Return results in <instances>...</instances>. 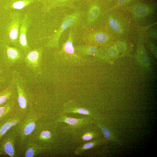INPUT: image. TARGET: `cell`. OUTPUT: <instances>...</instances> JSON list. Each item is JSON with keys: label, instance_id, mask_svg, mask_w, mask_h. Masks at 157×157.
I'll return each instance as SVG.
<instances>
[{"label": "cell", "instance_id": "1", "mask_svg": "<svg viewBox=\"0 0 157 157\" xmlns=\"http://www.w3.org/2000/svg\"><path fill=\"white\" fill-rule=\"evenodd\" d=\"M56 124L54 122H45L38 121L28 140L43 147L52 148L56 137Z\"/></svg>", "mask_w": 157, "mask_h": 157}, {"label": "cell", "instance_id": "2", "mask_svg": "<svg viewBox=\"0 0 157 157\" xmlns=\"http://www.w3.org/2000/svg\"><path fill=\"white\" fill-rule=\"evenodd\" d=\"M43 114L31 110L24 115L21 122L15 126L17 136L20 137V144H23L30 137L39 120Z\"/></svg>", "mask_w": 157, "mask_h": 157}, {"label": "cell", "instance_id": "3", "mask_svg": "<svg viewBox=\"0 0 157 157\" xmlns=\"http://www.w3.org/2000/svg\"><path fill=\"white\" fill-rule=\"evenodd\" d=\"M74 33L70 30L66 41L62 45L61 49L57 52L56 56L58 60L62 63L67 65H77L81 64L83 60L82 56L75 52L73 45Z\"/></svg>", "mask_w": 157, "mask_h": 157}, {"label": "cell", "instance_id": "4", "mask_svg": "<svg viewBox=\"0 0 157 157\" xmlns=\"http://www.w3.org/2000/svg\"><path fill=\"white\" fill-rule=\"evenodd\" d=\"M82 15V13L78 12L66 15L57 31L50 36L45 37L48 39L46 46L49 48H58L59 39L62 33L68 27L77 24L81 20Z\"/></svg>", "mask_w": 157, "mask_h": 157}, {"label": "cell", "instance_id": "5", "mask_svg": "<svg viewBox=\"0 0 157 157\" xmlns=\"http://www.w3.org/2000/svg\"><path fill=\"white\" fill-rule=\"evenodd\" d=\"M72 133L74 141L81 144L99 138L102 135L99 129L92 124L84 126Z\"/></svg>", "mask_w": 157, "mask_h": 157}, {"label": "cell", "instance_id": "6", "mask_svg": "<svg viewBox=\"0 0 157 157\" xmlns=\"http://www.w3.org/2000/svg\"><path fill=\"white\" fill-rule=\"evenodd\" d=\"M17 136L15 127L8 130L0 140V151L10 157H15V146Z\"/></svg>", "mask_w": 157, "mask_h": 157}, {"label": "cell", "instance_id": "7", "mask_svg": "<svg viewBox=\"0 0 157 157\" xmlns=\"http://www.w3.org/2000/svg\"><path fill=\"white\" fill-rule=\"evenodd\" d=\"M54 122L56 123L64 122L66 123L68 126L66 127V129L70 130V132L72 133L83 126L95 123V120L88 116L79 118L69 117L62 113Z\"/></svg>", "mask_w": 157, "mask_h": 157}, {"label": "cell", "instance_id": "8", "mask_svg": "<svg viewBox=\"0 0 157 157\" xmlns=\"http://www.w3.org/2000/svg\"><path fill=\"white\" fill-rule=\"evenodd\" d=\"M10 22L8 28V34L10 41L15 46H19V34L22 20L21 13L14 11L10 15Z\"/></svg>", "mask_w": 157, "mask_h": 157}, {"label": "cell", "instance_id": "9", "mask_svg": "<svg viewBox=\"0 0 157 157\" xmlns=\"http://www.w3.org/2000/svg\"><path fill=\"white\" fill-rule=\"evenodd\" d=\"M31 22V19L29 15L28 14L26 13L22 18L19 30V46L25 55L30 51L26 37Z\"/></svg>", "mask_w": 157, "mask_h": 157}, {"label": "cell", "instance_id": "10", "mask_svg": "<svg viewBox=\"0 0 157 157\" xmlns=\"http://www.w3.org/2000/svg\"><path fill=\"white\" fill-rule=\"evenodd\" d=\"M24 116L18 111L0 121V140L8 130L19 124Z\"/></svg>", "mask_w": 157, "mask_h": 157}, {"label": "cell", "instance_id": "11", "mask_svg": "<svg viewBox=\"0 0 157 157\" xmlns=\"http://www.w3.org/2000/svg\"><path fill=\"white\" fill-rule=\"evenodd\" d=\"M63 113H72L84 115L89 116L95 121L99 119L97 114L85 108L81 107L76 102L70 100L65 103L63 105Z\"/></svg>", "mask_w": 157, "mask_h": 157}, {"label": "cell", "instance_id": "12", "mask_svg": "<svg viewBox=\"0 0 157 157\" xmlns=\"http://www.w3.org/2000/svg\"><path fill=\"white\" fill-rule=\"evenodd\" d=\"M21 146L22 148L23 156L25 157H35L46 150L51 149L41 146L29 140Z\"/></svg>", "mask_w": 157, "mask_h": 157}, {"label": "cell", "instance_id": "13", "mask_svg": "<svg viewBox=\"0 0 157 157\" xmlns=\"http://www.w3.org/2000/svg\"><path fill=\"white\" fill-rule=\"evenodd\" d=\"M83 41L86 44L92 45V44H101L107 40V36L105 33L102 32L91 33L85 32L82 37Z\"/></svg>", "mask_w": 157, "mask_h": 157}, {"label": "cell", "instance_id": "14", "mask_svg": "<svg viewBox=\"0 0 157 157\" xmlns=\"http://www.w3.org/2000/svg\"><path fill=\"white\" fill-rule=\"evenodd\" d=\"M43 49L40 47L30 51L25 55V60L28 64L33 68L38 67L40 64Z\"/></svg>", "mask_w": 157, "mask_h": 157}, {"label": "cell", "instance_id": "15", "mask_svg": "<svg viewBox=\"0 0 157 157\" xmlns=\"http://www.w3.org/2000/svg\"><path fill=\"white\" fill-rule=\"evenodd\" d=\"M18 111H19V108L16 107L15 100L13 99L7 102L0 106V121Z\"/></svg>", "mask_w": 157, "mask_h": 157}, {"label": "cell", "instance_id": "16", "mask_svg": "<svg viewBox=\"0 0 157 157\" xmlns=\"http://www.w3.org/2000/svg\"><path fill=\"white\" fill-rule=\"evenodd\" d=\"M17 91L18 103L19 106V110L23 115H25L28 113L27 112L28 99L22 86L18 83L16 84Z\"/></svg>", "mask_w": 157, "mask_h": 157}, {"label": "cell", "instance_id": "17", "mask_svg": "<svg viewBox=\"0 0 157 157\" xmlns=\"http://www.w3.org/2000/svg\"><path fill=\"white\" fill-rule=\"evenodd\" d=\"M106 142L104 138H99L81 144L76 149L74 154L76 155H78L85 150L104 144Z\"/></svg>", "mask_w": 157, "mask_h": 157}, {"label": "cell", "instance_id": "18", "mask_svg": "<svg viewBox=\"0 0 157 157\" xmlns=\"http://www.w3.org/2000/svg\"><path fill=\"white\" fill-rule=\"evenodd\" d=\"M42 0H8L6 7L8 9L20 10L37 1Z\"/></svg>", "mask_w": 157, "mask_h": 157}, {"label": "cell", "instance_id": "19", "mask_svg": "<svg viewBox=\"0 0 157 157\" xmlns=\"http://www.w3.org/2000/svg\"><path fill=\"white\" fill-rule=\"evenodd\" d=\"M74 49L75 52L81 56L95 55L97 53V47L93 45L86 44L78 45L74 47Z\"/></svg>", "mask_w": 157, "mask_h": 157}, {"label": "cell", "instance_id": "20", "mask_svg": "<svg viewBox=\"0 0 157 157\" xmlns=\"http://www.w3.org/2000/svg\"><path fill=\"white\" fill-rule=\"evenodd\" d=\"M23 52L20 48L7 46L6 53L8 58L13 62H17L18 60L22 59L23 56Z\"/></svg>", "mask_w": 157, "mask_h": 157}, {"label": "cell", "instance_id": "21", "mask_svg": "<svg viewBox=\"0 0 157 157\" xmlns=\"http://www.w3.org/2000/svg\"><path fill=\"white\" fill-rule=\"evenodd\" d=\"M95 124L100 130L104 138L107 141L108 140L115 141L114 135L112 134L111 131L106 127L104 126L101 123L96 121Z\"/></svg>", "mask_w": 157, "mask_h": 157}, {"label": "cell", "instance_id": "22", "mask_svg": "<svg viewBox=\"0 0 157 157\" xmlns=\"http://www.w3.org/2000/svg\"><path fill=\"white\" fill-rule=\"evenodd\" d=\"M67 0H42L44 6L42 11L44 13L50 11L52 8L59 5L60 2Z\"/></svg>", "mask_w": 157, "mask_h": 157}, {"label": "cell", "instance_id": "23", "mask_svg": "<svg viewBox=\"0 0 157 157\" xmlns=\"http://www.w3.org/2000/svg\"><path fill=\"white\" fill-rule=\"evenodd\" d=\"M99 13V8L97 6H91L87 13V20L88 22L91 23L94 22L97 18Z\"/></svg>", "mask_w": 157, "mask_h": 157}, {"label": "cell", "instance_id": "24", "mask_svg": "<svg viewBox=\"0 0 157 157\" xmlns=\"http://www.w3.org/2000/svg\"><path fill=\"white\" fill-rule=\"evenodd\" d=\"M13 96L12 92L6 90L0 92V106L4 105L7 102L13 100L11 98Z\"/></svg>", "mask_w": 157, "mask_h": 157}, {"label": "cell", "instance_id": "25", "mask_svg": "<svg viewBox=\"0 0 157 157\" xmlns=\"http://www.w3.org/2000/svg\"><path fill=\"white\" fill-rule=\"evenodd\" d=\"M134 12L137 15L142 16L146 14L147 11L146 8L144 6H138L135 7Z\"/></svg>", "mask_w": 157, "mask_h": 157}, {"label": "cell", "instance_id": "26", "mask_svg": "<svg viewBox=\"0 0 157 157\" xmlns=\"http://www.w3.org/2000/svg\"><path fill=\"white\" fill-rule=\"evenodd\" d=\"M109 24L110 26L114 31L118 33L121 32L120 26L115 19H110Z\"/></svg>", "mask_w": 157, "mask_h": 157}, {"label": "cell", "instance_id": "27", "mask_svg": "<svg viewBox=\"0 0 157 157\" xmlns=\"http://www.w3.org/2000/svg\"><path fill=\"white\" fill-rule=\"evenodd\" d=\"M108 53L110 55L114 56L116 55L117 51L115 48H112L108 50Z\"/></svg>", "mask_w": 157, "mask_h": 157}, {"label": "cell", "instance_id": "28", "mask_svg": "<svg viewBox=\"0 0 157 157\" xmlns=\"http://www.w3.org/2000/svg\"><path fill=\"white\" fill-rule=\"evenodd\" d=\"M127 0H119L118 3H119L121 4L125 3Z\"/></svg>", "mask_w": 157, "mask_h": 157}]
</instances>
